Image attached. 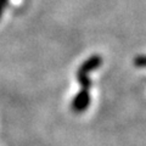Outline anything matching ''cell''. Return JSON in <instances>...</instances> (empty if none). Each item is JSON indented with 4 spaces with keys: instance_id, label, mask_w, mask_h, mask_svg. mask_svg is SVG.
<instances>
[{
    "instance_id": "cell-1",
    "label": "cell",
    "mask_w": 146,
    "mask_h": 146,
    "mask_svg": "<svg viewBox=\"0 0 146 146\" xmlns=\"http://www.w3.org/2000/svg\"><path fill=\"white\" fill-rule=\"evenodd\" d=\"M102 58L99 55H94L88 58L83 65L77 71V80L79 82L82 90L74 96L72 101V110L77 113L84 112L90 105V88H91V79L90 73L101 66Z\"/></svg>"
},
{
    "instance_id": "cell-3",
    "label": "cell",
    "mask_w": 146,
    "mask_h": 146,
    "mask_svg": "<svg viewBox=\"0 0 146 146\" xmlns=\"http://www.w3.org/2000/svg\"><path fill=\"white\" fill-rule=\"evenodd\" d=\"M136 63L139 66H146V57H140L136 60Z\"/></svg>"
},
{
    "instance_id": "cell-2",
    "label": "cell",
    "mask_w": 146,
    "mask_h": 146,
    "mask_svg": "<svg viewBox=\"0 0 146 146\" xmlns=\"http://www.w3.org/2000/svg\"><path fill=\"white\" fill-rule=\"evenodd\" d=\"M7 5V0H0V17H1L4 10H5V7Z\"/></svg>"
}]
</instances>
